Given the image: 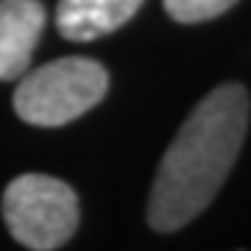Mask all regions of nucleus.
Instances as JSON below:
<instances>
[{
    "mask_svg": "<svg viewBox=\"0 0 251 251\" xmlns=\"http://www.w3.org/2000/svg\"><path fill=\"white\" fill-rule=\"evenodd\" d=\"M249 128V92L221 84L190 112L165 151L148 201V224L176 232L198 218L218 196Z\"/></svg>",
    "mask_w": 251,
    "mask_h": 251,
    "instance_id": "f257e3e1",
    "label": "nucleus"
},
{
    "mask_svg": "<svg viewBox=\"0 0 251 251\" xmlns=\"http://www.w3.org/2000/svg\"><path fill=\"white\" fill-rule=\"evenodd\" d=\"M106 90L109 73L100 62L87 56H64L20 75L14 112L31 126L56 128L98 106Z\"/></svg>",
    "mask_w": 251,
    "mask_h": 251,
    "instance_id": "f03ea898",
    "label": "nucleus"
},
{
    "mask_svg": "<svg viewBox=\"0 0 251 251\" xmlns=\"http://www.w3.org/2000/svg\"><path fill=\"white\" fill-rule=\"evenodd\" d=\"M3 218L20 246L53 251L78 229V196L62 179L23 173L3 190Z\"/></svg>",
    "mask_w": 251,
    "mask_h": 251,
    "instance_id": "7ed1b4c3",
    "label": "nucleus"
},
{
    "mask_svg": "<svg viewBox=\"0 0 251 251\" xmlns=\"http://www.w3.org/2000/svg\"><path fill=\"white\" fill-rule=\"evenodd\" d=\"M45 20L39 0H0V81H14L28 70Z\"/></svg>",
    "mask_w": 251,
    "mask_h": 251,
    "instance_id": "20e7f679",
    "label": "nucleus"
},
{
    "mask_svg": "<svg viewBox=\"0 0 251 251\" xmlns=\"http://www.w3.org/2000/svg\"><path fill=\"white\" fill-rule=\"evenodd\" d=\"M145 0H59L56 28L64 39L92 42L123 28Z\"/></svg>",
    "mask_w": 251,
    "mask_h": 251,
    "instance_id": "39448f33",
    "label": "nucleus"
},
{
    "mask_svg": "<svg viewBox=\"0 0 251 251\" xmlns=\"http://www.w3.org/2000/svg\"><path fill=\"white\" fill-rule=\"evenodd\" d=\"M237 0H165V9L176 23H204L221 17Z\"/></svg>",
    "mask_w": 251,
    "mask_h": 251,
    "instance_id": "423d86ee",
    "label": "nucleus"
}]
</instances>
